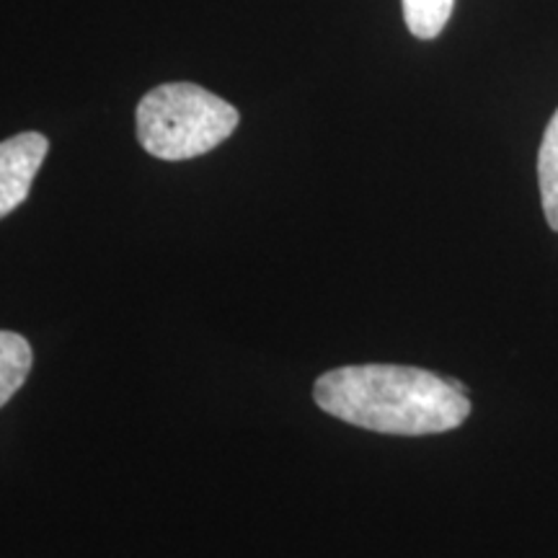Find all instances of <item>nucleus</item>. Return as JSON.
I'll return each instance as SVG.
<instances>
[{
    "label": "nucleus",
    "instance_id": "5",
    "mask_svg": "<svg viewBox=\"0 0 558 558\" xmlns=\"http://www.w3.org/2000/svg\"><path fill=\"white\" fill-rule=\"evenodd\" d=\"M538 181L543 213H546L548 226L558 233V111L550 117L538 153Z\"/></svg>",
    "mask_w": 558,
    "mask_h": 558
},
{
    "label": "nucleus",
    "instance_id": "1",
    "mask_svg": "<svg viewBox=\"0 0 558 558\" xmlns=\"http://www.w3.org/2000/svg\"><path fill=\"white\" fill-rule=\"evenodd\" d=\"M313 399L341 422L403 437L450 432L471 414L469 388L463 383L403 365L331 369L316 380Z\"/></svg>",
    "mask_w": 558,
    "mask_h": 558
},
{
    "label": "nucleus",
    "instance_id": "4",
    "mask_svg": "<svg viewBox=\"0 0 558 558\" xmlns=\"http://www.w3.org/2000/svg\"><path fill=\"white\" fill-rule=\"evenodd\" d=\"M32 344L21 333L0 331V407H5L32 373Z\"/></svg>",
    "mask_w": 558,
    "mask_h": 558
},
{
    "label": "nucleus",
    "instance_id": "2",
    "mask_svg": "<svg viewBox=\"0 0 558 558\" xmlns=\"http://www.w3.org/2000/svg\"><path fill=\"white\" fill-rule=\"evenodd\" d=\"M135 120L140 145L150 156L190 160L226 143L241 117L233 104L194 83H166L140 99Z\"/></svg>",
    "mask_w": 558,
    "mask_h": 558
},
{
    "label": "nucleus",
    "instance_id": "3",
    "mask_svg": "<svg viewBox=\"0 0 558 558\" xmlns=\"http://www.w3.org/2000/svg\"><path fill=\"white\" fill-rule=\"evenodd\" d=\"M47 150L50 143L39 132H21L0 143V220L29 197Z\"/></svg>",
    "mask_w": 558,
    "mask_h": 558
},
{
    "label": "nucleus",
    "instance_id": "6",
    "mask_svg": "<svg viewBox=\"0 0 558 558\" xmlns=\"http://www.w3.org/2000/svg\"><path fill=\"white\" fill-rule=\"evenodd\" d=\"M456 0H403V19L418 39H435L448 24Z\"/></svg>",
    "mask_w": 558,
    "mask_h": 558
}]
</instances>
